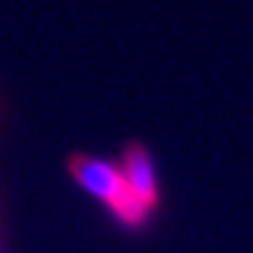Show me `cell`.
Returning a JSON list of instances; mask_svg holds the SVG:
<instances>
[{
  "mask_svg": "<svg viewBox=\"0 0 253 253\" xmlns=\"http://www.w3.org/2000/svg\"><path fill=\"white\" fill-rule=\"evenodd\" d=\"M68 171L76 184L104 205L112 219L126 230H141L152 217V213L133 196L118 163L91 154H72Z\"/></svg>",
  "mask_w": 253,
  "mask_h": 253,
  "instance_id": "6da1fadb",
  "label": "cell"
},
{
  "mask_svg": "<svg viewBox=\"0 0 253 253\" xmlns=\"http://www.w3.org/2000/svg\"><path fill=\"white\" fill-rule=\"evenodd\" d=\"M118 167L129 184L133 196L152 213L161 207V184L152 152L141 141H129L123 148V154L118 158Z\"/></svg>",
  "mask_w": 253,
  "mask_h": 253,
  "instance_id": "7a4b0ae2",
  "label": "cell"
}]
</instances>
